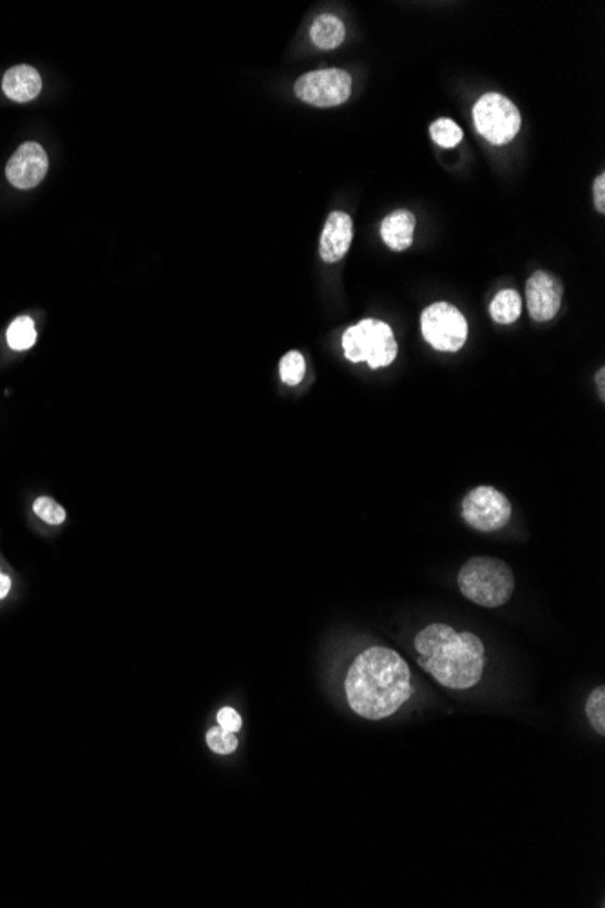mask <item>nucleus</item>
I'll use <instances>...</instances> for the list:
<instances>
[{"label": "nucleus", "mask_w": 605, "mask_h": 908, "mask_svg": "<svg viewBox=\"0 0 605 908\" xmlns=\"http://www.w3.org/2000/svg\"><path fill=\"white\" fill-rule=\"evenodd\" d=\"M410 667L394 649L374 645L363 651L344 678L348 706L366 720H383L412 696Z\"/></svg>", "instance_id": "f257e3e1"}, {"label": "nucleus", "mask_w": 605, "mask_h": 908, "mask_svg": "<svg viewBox=\"0 0 605 908\" xmlns=\"http://www.w3.org/2000/svg\"><path fill=\"white\" fill-rule=\"evenodd\" d=\"M417 664L441 686L471 689L484 673L486 649L469 631H455L446 624H430L415 636Z\"/></svg>", "instance_id": "f03ea898"}, {"label": "nucleus", "mask_w": 605, "mask_h": 908, "mask_svg": "<svg viewBox=\"0 0 605 908\" xmlns=\"http://www.w3.org/2000/svg\"><path fill=\"white\" fill-rule=\"evenodd\" d=\"M460 593L482 607H500L515 592L511 568L495 557H473L458 572Z\"/></svg>", "instance_id": "7ed1b4c3"}, {"label": "nucleus", "mask_w": 605, "mask_h": 908, "mask_svg": "<svg viewBox=\"0 0 605 908\" xmlns=\"http://www.w3.org/2000/svg\"><path fill=\"white\" fill-rule=\"evenodd\" d=\"M346 359L352 363L366 361L377 370L388 366L397 357V341L390 325L377 319H363L350 326L343 335Z\"/></svg>", "instance_id": "20e7f679"}, {"label": "nucleus", "mask_w": 605, "mask_h": 908, "mask_svg": "<svg viewBox=\"0 0 605 908\" xmlns=\"http://www.w3.org/2000/svg\"><path fill=\"white\" fill-rule=\"evenodd\" d=\"M473 122L477 133L493 146L509 144L522 126L517 106L500 93H486L477 100Z\"/></svg>", "instance_id": "39448f33"}, {"label": "nucleus", "mask_w": 605, "mask_h": 908, "mask_svg": "<svg viewBox=\"0 0 605 908\" xmlns=\"http://www.w3.org/2000/svg\"><path fill=\"white\" fill-rule=\"evenodd\" d=\"M421 332L436 350L456 352L467 339V321L454 304L434 303L421 315Z\"/></svg>", "instance_id": "423d86ee"}, {"label": "nucleus", "mask_w": 605, "mask_h": 908, "mask_svg": "<svg viewBox=\"0 0 605 908\" xmlns=\"http://www.w3.org/2000/svg\"><path fill=\"white\" fill-rule=\"evenodd\" d=\"M462 517L477 531H497L511 519V502L493 486H477L462 500Z\"/></svg>", "instance_id": "0eeeda50"}, {"label": "nucleus", "mask_w": 605, "mask_h": 908, "mask_svg": "<svg viewBox=\"0 0 605 908\" xmlns=\"http://www.w3.org/2000/svg\"><path fill=\"white\" fill-rule=\"evenodd\" d=\"M294 91L298 98L315 108H335L344 104L352 93V77L343 69H319L298 78Z\"/></svg>", "instance_id": "6e6552de"}, {"label": "nucleus", "mask_w": 605, "mask_h": 908, "mask_svg": "<svg viewBox=\"0 0 605 908\" xmlns=\"http://www.w3.org/2000/svg\"><path fill=\"white\" fill-rule=\"evenodd\" d=\"M49 158L36 142H26L11 154L5 165V176L16 189H33L47 174Z\"/></svg>", "instance_id": "1a4fd4ad"}, {"label": "nucleus", "mask_w": 605, "mask_h": 908, "mask_svg": "<svg viewBox=\"0 0 605 908\" xmlns=\"http://www.w3.org/2000/svg\"><path fill=\"white\" fill-rule=\"evenodd\" d=\"M562 296V285L553 274L546 271L533 273L526 285V303L531 319L537 323L551 321L560 310Z\"/></svg>", "instance_id": "9d476101"}, {"label": "nucleus", "mask_w": 605, "mask_h": 908, "mask_svg": "<svg viewBox=\"0 0 605 908\" xmlns=\"http://www.w3.org/2000/svg\"><path fill=\"white\" fill-rule=\"evenodd\" d=\"M354 238V223L346 212L333 211L328 214L321 240H319V254L326 263L341 262Z\"/></svg>", "instance_id": "9b49d317"}, {"label": "nucleus", "mask_w": 605, "mask_h": 908, "mask_svg": "<svg viewBox=\"0 0 605 908\" xmlns=\"http://www.w3.org/2000/svg\"><path fill=\"white\" fill-rule=\"evenodd\" d=\"M2 91L13 102H29L42 91V78L31 66H15L2 78Z\"/></svg>", "instance_id": "f8f14e48"}, {"label": "nucleus", "mask_w": 605, "mask_h": 908, "mask_svg": "<svg viewBox=\"0 0 605 908\" xmlns=\"http://www.w3.org/2000/svg\"><path fill=\"white\" fill-rule=\"evenodd\" d=\"M415 231V216L410 211H395L383 220L381 238L395 253L412 247Z\"/></svg>", "instance_id": "ddd939ff"}, {"label": "nucleus", "mask_w": 605, "mask_h": 908, "mask_svg": "<svg viewBox=\"0 0 605 908\" xmlns=\"http://www.w3.org/2000/svg\"><path fill=\"white\" fill-rule=\"evenodd\" d=\"M344 36H346L344 24L333 15H319L310 27L312 42L324 51L339 47Z\"/></svg>", "instance_id": "4468645a"}, {"label": "nucleus", "mask_w": 605, "mask_h": 908, "mask_svg": "<svg viewBox=\"0 0 605 908\" xmlns=\"http://www.w3.org/2000/svg\"><path fill=\"white\" fill-rule=\"evenodd\" d=\"M522 298L517 291H500L489 304V315L498 325H511L520 317Z\"/></svg>", "instance_id": "2eb2a0df"}, {"label": "nucleus", "mask_w": 605, "mask_h": 908, "mask_svg": "<svg viewBox=\"0 0 605 908\" xmlns=\"http://www.w3.org/2000/svg\"><path fill=\"white\" fill-rule=\"evenodd\" d=\"M35 341H36V330L29 315H20L7 326V345L13 350L16 352L27 350L35 345Z\"/></svg>", "instance_id": "dca6fc26"}, {"label": "nucleus", "mask_w": 605, "mask_h": 908, "mask_svg": "<svg viewBox=\"0 0 605 908\" xmlns=\"http://www.w3.org/2000/svg\"><path fill=\"white\" fill-rule=\"evenodd\" d=\"M304 374H306V363H304L302 352H298V350L287 352L283 356V359L280 361L282 381L289 387H296L302 383Z\"/></svg>", "instance_id": "f3484780"}, {"label": "nucleus", "mask_w": 605, "mask_h": 908, "mask_svg": "<svg viewBox=\"0 0 605 908\" xmlns=\"http://www.w3.org/2000/svg\"><path fill=\"white\" fill-rule=\"evenodd\" d=\"M430 135H432V140L445 150L456 148L464 137L462 129L450 119H441V120L434 122L430 126Z\"/></svg>", "instance_id": "a211bd4d"}, {"label": "nucleus", "mask_w": 605, "mask_h": 908, "mask_svg": "<svg viewBox=\"0 0 605 908\" xmlns=\"http://www.w3.org/2000/svg\"><path fill=\"white\" fill-rule=\"evenodd\" d=\"M586 715H588V720L591 724V727L599 733V735H605V687L600 686V687H595L591 691V695L588 696V702H586Z\"/></svg>", "instance_id": "6ab92c4d"}, {"label": "nucleus", "mask_w": 605, "mask_h": 908, "mask_svg": "<svg viewBox=\"0 0 605 908\" xmlns=\"http://www.w3.org/2000/svg\"><path fill=\"white\" fill-rule=\"evenodd\" d=\"M207 746L216 755H231L238 749V738L234 733L221 727H212L207 733Z\"/></svg>", "instance_id": "aec40b11"}, {"label": "nucleus", "mask_w": 605, "mask_h": 908, "mask_svg": "<svg viewBox=\"0 0 605 908\" xmlns=\"http://www.w3.org/2000/svg\"><path fill=\"white\" fill-rule=\"evenodd\" d=\"M33 511L47 524H62L66 521V510L49 497H40L33 504Z\"/></svg>", "instance_id": "412c9836"}, {"label": "nucleus", "mask_w": 605, "mask_h": 908, "mask_svg": "<svg viewBox=\"0 0 605 908\" xmlns=\"http://www.w3.org/2000/svg\"><path fill=\"white\" fill-rule=\"evenodd\" d=\"M218 724L221 729L225 731H231V733H238L241 729V717L232 709V707H223L220 713H218Z\"/></svg>", "instance_id": "4be33fe9"}, {"label": "nucleus", "mask_w": 605, "mask_h": 908, "mask_svg": "<svg viewBox=\"0 0 605 908\" xmlns=\"http://www.w3.org/2000/svg\"><path fill=\"white\" fill-rule=\"evenodd\" d=\"M593 200H595V207L599 209V212H605V174L602 172L595 183H593Z\"/></svg>", "instance_id": "5701e85b"}, {"label": "nucleus", "mask_w": 605, "mask_h": 908, "mask_svg": "<svg viewBox=\"0 0 605 908\" xmlns=\"http://www.w3.org/2000/svg\"><path fill=\"white\" fill-rule=\"evenodd\" d=\"M9 588H11V581H9V577H7V575H4V573L0 572V601L7 595Z\"/></svg>", "instance_id": "b1692460"}, {"label": "nucleus", "mask_w": 605, "mask_h": 908, "mask_svg": "<svg viewBox=\"0 0 605 908\" xmlns=\"http://www.w3.org/2000/svg\"><path fill=\"white\" fill-rule=\"evenodd\" d=\"M604 376H605V370L604 368H600V370H599V374H597V383H599V390H600V397H602V399H604L605 396Z\"/></svg>", "instance_id": "393cba45"}]
</instances>
